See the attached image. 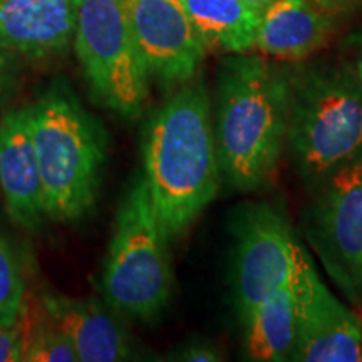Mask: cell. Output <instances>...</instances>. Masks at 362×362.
I'll list each match as a JSON object with an SVG mask.
<instances>
[{
    "label": "cell",
    "instance_id": "6da1fadb",
    "mask_svg": "<svg viewBox=\"0 0 362 362\" xmlns=\"http://www.w3.org/2000/svg\"><path fill=\"white\" fill-rule=\"evenodd\" d=\"M144 180L168 240L183 237L221 183L211 103L202 81L180 89L153 115L143 143Z\"/></svg>",
    "mask_w": 362,
    "mask_h": 362
},
{
    "label": "cell",
    "instance_id": "7a4b0ae2",
    "mask_svg": "<svg viewBox=\"0 0 362 362\" xmlns=\"http://www.w3.org/2000/svg\"><path fill=\"white\" fill-rule=\"evenodd\" d=\"M291 76L265 59L233 54L218 71L215 141L221 176L238 192L269 187L287 141Z\"/></svg>",
    "mask_w": 362,
    "mask_h": 362
},
{
    "label": "cell",
    "instance_id": "3957f363",
    "mask_svg": "<svg viewBox=\"0 0 362 362\" xmlns=\"http://www.w3.org/2000/svg\"><path fill=\"white\" fill-rule=\"evenodd\" d=\"M30 131L47 220L84 218L101 189L107 136L66 83H54L29 106Z\"/></svg>",
    "mask_w": 362,
    "mask_h": 362
},
{
    "label": "cell",
    "instance_id": "277c9868",
    "mask_svg": "<svg viewBox=\"0 0 362 362\" xmlns=\"http://www.w3.org/2000/svg\"><path fill=\"white\" fill-rule=\"evenodd\" d=\"M168 242L144 175H136L117 208L104 264L101 288L110 309L141 322L163 314L173 288Z\"/></svg>",
    "mask_w": 362,
    "mask_h": 362
},
{
    "label": "cell",
    "instance_id": "5b68a950",
    "mask_svg": "<svg viewBox=\"0 0 362 362\" xmlns=\"http://www.w3.org/2000/svg\"><path fill=\"white\" fill-rule=\"evenodd\" d=\"M287 143L305 178H325L362 155V88L336 72L291 78Z\"/></svg>",
    "mask_w": 362,
    "mask_h": 362
},
{
    "label": "cell",
    "instance_id": "8992f818",
    "mask_svg": "<svg viewBox=\"0 0 362 362\" xmlns=\"http://www.w3.org/2000/svg\"><path fill=\"white\" fill-rule=\"evenodd\" d=\"M74 40L94 99L116 115L136 119L149 94V72L126 0H78Z\"/></svg>",
    "mask_w": 362,
    "mask_h": 362
},
{
    "label": "cell",
    "instance_id": "52a82bcc",
    "mask_svg": "<svg viewBox=\"0 0 362 362\" xmlns=\"http://www.w3.org/2000/svg\"><path fill=\"white\" fill-rule=\"evenodd\" d=\"M233 304L240 324L291 275L296 237L282 208L269 202L237 206L232 218Z\"/></svg>",
    "mask_w": 362,
    "mask_h": 362
},
{
    "label": "cell",
    "instance_id": "ba28073f",
    "mask_svg": "<svg viewBox=\"0 0 362 362\" xmlns=\"http://www.w3.org/2000/svg\"><path fill=\"white\" fill-rule=\"evenodd\" d=\"M307 225L330 277L362 305V155L325 176Z\"/></svg>",
    "mask_w": 362,
    "mask_h": 362
},
{
    "label": "cell",
    "instance_id": "9c48e42d",
    "mask_svg": "<svg viewBox=\"0 0 362 362\" xmlns=\"http://www.w3.org/2000/svg\"><path fill=\"white\" fill-rule=\"evenodd\" d=\"M291 287L297 325L291 361L361 362V319L319 279L297 240L292 245Z\"/></svg>",
    "mask_w": 362,
    "mask_h": 362
},
{
    "label": "cell",
    "instance_id": "30bf717a",
    "mask_svg": "<svg viewBox=\"0 0 362 362\" xmlns=\"http://www.w3.org/2000/svg\"><path fill=\"white\" fill-rule=\"evenodd\" d=\"M126 6L149 76L166 89L193 81L206 47L180 0H126Z\"/></svg>",
    "mask_w": 362,
    "mask_h": 362
},
{
    "label": "cell",
    "instance_id": "8fae6325",
    "mask_svg": "<svg viewBox=\"0 0 362 362\" xmlns=\"http://www.w3.org/2000/svg\"><path fill=\"white\" fill-rule=\"evenodd\" d=\"M0 194L13 225L27 232L42 228L47 216L29 106L0 117Z\"/></svg>",
    "mask_w": 362,
    "mask_h": 362
},
{
    "label": "cell",
    "instance_id": "7c38bea8",
    "mask_svg": "<svg viewBox=\"0 0 362 362\" xmlns=\"http://www.w3.org/2000/svg\"><path fill=\"white\" fill-rule=\"evenodd\" d=\"M78 0H0V49L27 59L57 56L76 33Z\"/></svg>",
    "mask_w": 362,
    "mask_h": 362
},
{
    "label": "cell",
    "instance_id": "4fadbf2b",
    "mask_svg": "<svg viewBox=\"0 0 362 362\" xmlns=\"http://www.w3.org/2000/svg\"><path fill=\"white\" fill-rule=\"evenodd\" d=\"M40 310L71 339L79 362H116L133 357L123 325L96 298L45 292L40 297Z\"/></svg>",
    "mask_w": 362,
    "mask_h": 362
},
{
    "label": "cell",
    "instance_id": "5bb4252c",
    "mask_svg": "<svg viewBox=\"0 0 362 362\" xmlns=\"http://www.w3.org/2000/svg\"><path fill=\"white\" fill-rule=\"evenodd\" d=\"M330 33L332 22L314 0H275L262 12L255 47L265 56L300 61L322 49Z\"/></svg>",
    "mask_w": 362,
    "mask_h": 362
},
{
    "label": "cell",
    "instance_id": "9a60e30c",
    "mask_svg": "<svg viewBox=\"0 0 362 362\" xmlns=\"http://www.w3.org/2000/svg\"><path fill=\"white\" fill-rule=\"evenodd\" d=\"M245 351L250 361H291L297 339L291 275L277 291L262 300L242 322Z\"/></svg>",
    "mask_w": 362,
    "mask_h": 362
},
{
    "label": "cell",
    "instance_id": "2e32d148",
    "mask_svg": "<svg viewBox=\"0 0 362 362\" xmlns=\"http://www.w3.org/2000/svg\"><path fill=\"white\" fill-rule=\"evenodd\" d=\"M205 47L243 54L255 47L260 12L242 0H180Z\"/></svg>",
    "mask_w": 362,
    "mask_h": 362
},
{
    "label": "cell",
    "instance_id": "e0dca14e",
    "mask_svg": "<svg viewBox=\"0 0 362 362\" xmlns=\"http://www.w3.org/2000/svg\"><path fill=\"white\" fill-rule=\"evenodd\" d=\"M29 309V332H27L25 349L22 361L25 362H78L79 356L74 344L62 330L47 320V317H39Z\"/></svg>",
    "mask_w": 362,
    "mask_h": 362
},
{
    "label": "cell",
    "instance_id": "ac0fdd59",
    "mask_svg": "<svg viewBox=\"0 0 362 362\" xmlns=\"http://www.w3.org/2000/svg\"><path fill=\"white\" fill-rule=\"evenodd\" d=\"M25 304V284L11 242L0 233V325L16 322Z\"/></svg>",
    "mask_w": 362,
    "mask_h": 362
},
{
    "label": "cell",
    "instance_id": "d6986e66",
    "mask_svg": "<svg viewBox=\"0 0 362 362\" xmlns=\"http://www.w3.org/2000/svg\"><path fill=\"white\" fill-rule=\"evenodd\" d=\"M29 332V309L24 304L16 322L0 325V362L22 361Z\"/></svg>",
    "mask_w": 362,
    "mask_h": 362
},
{
    "label": "cell",
    "instance_id": "ffe728a7",
    "mask_svg": "<svg viewBox=\"0 0 362 362\" xmlns=\"http://www.w3.org/2000/svg\"><path fill=\"white\" fill-rule=\"evenodd\" d=\"M173 359L187 362H216L223 359V357H221L218 347L215 344L208 341H192L180 352H176Z\"/></svg>",
    "mask_w": 362,
    "mask_h": 362
},
{
    "label": "cell",
    "instance_id": "44dd1931",
    "mask_svg": "<svg viewBox=\"0 0 362 362\" xmlns=\"http://www.w3.org/2000/svg\"><path fill=\"white\" fill-rule=\"evenodd\" d=\"M19 83V62L16 54L0 49V99L6 98Z\"/></svg>",
    "mask_w": 362,
    "mask_h": 362
},
{
    "label": "cell",
    "instance_id": "7402d4cb",
    "mask_svg": "<svg viewBox=\"0 0 362 362\" xmlns=\"http://www.w3.org/2000/svg\"><path fill=\"white\" fill-rule=\"evenodd\" d=\"M319 7L325 8V11H330V12H336V11H341V8L347 7L352 0H314Z\"/></svg>",
    "mask_w": 362,
    "mask_h": 362
},
{
    "label": "cell",
    "instance_id": "603a6c76",
    "mask_svg": "<svg viewBox=\"0 0 362 362\" xmlns=\"http://www.w3.org/2000/svg\"><path fill=\"white\" fill-rule=\"evenodd\" d=\"M242 2H245L247 6H250L252 8H255L257 12H264L267 7L270 6V4H274L275 0H242Z\"/></svg>",
    "mask_w": 362,
    "mask_h": 362
},
{
    "label": "cell",
    "instance_id": "cb8c5ba5",
    "mask_svg": "<svg viewBox=\"0 0 362 362\" xmlns=\"http://www.w3.org/2000/svg\"><path fill=\"white\" fill-rule=\"evenodd\" d=\"M354 79L357 81V83H359V86L362 88V54H361V57L357 59V62H356V67H354Z\"/></svg>",
    "mask_w": 362,
    "mask_h": 362
},
{
    "label": "cell",
    "instance_id": "d4e9b609",
    "mask_svg": "<svg viewBox=\"0 0 362 362\" xmlns=\"http://www.w3.org/2000/svg\"><path fill=\"white\" fill-rule=\"evenodd\" d=\"M356 42H357V45H359V47H362V29L356 35Z\"/></svg>",
    "mask_w": 362,
    "mask_h": 362
},
{
    "label": "cell",
    "instance_id": "484cf974",
    "mask_svg": "<svg viewBox=\"0 0 362 362\" xmlns=\"http://www.w3.org/2000/svg\"><path fill=\"white\" fill-rule=\"evenodd\" d=\"M359 354H361V361H362V319H361V342H359Z\"/></svg>",
    "mask_w": 362,
    "mask_h": 362
}]
</instances>
